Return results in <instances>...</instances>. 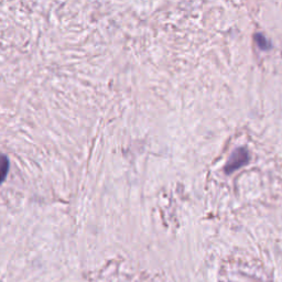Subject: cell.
<instances>
[{
  "mask_svg": "<svg viewBox=\"0 0 282 282\" xmlns=\"http://www.w3.org/2000/svg\"><path fill=\"white\" fill-rule=\"evenodd\" d=\"M255 41L257 45H258V47L261 49V50H269L271 47L270 45V42H269L267 40V37L264 35V34H261V33H256L255 34Z\"/></svg>",
  "mask_w": 282,
  "mask_h": 282,
  "instance_id": "2",
  "label": "cell"
},
{
  "mask_svg": "<svg viewBox=\"0 0 282 282\" xmlns=\"http://www.w3.org/2000/svg\"><path fill=\"white\" fill-rule=\"evenodd\" d=\"M249 161V152L246 148H238L231 153L226 166H225V172L227 174L233 173L238 169L245 166Z\"/></svg>",
  "mask_w": 282,
  "mask_h": 282,
  "instance_id": "1",
  "label": "cell"
},
{
  "mask_svg": "<svg viewBox=\"0 0 282 282\" xmlns=\"http://www.w3.org/2000/svg\"><path fill=\"white\" fill-rule=\"evenodd\" d=\"M9 160L6 155L3 156V166H2V180L3 182L6 180V177H7V174L9 172Z\"/></svg>",
  "mask_w": 282,
  "mask_h": 282,
  "instance_id": "3",
  "label": "cell"
}]
</instances>
